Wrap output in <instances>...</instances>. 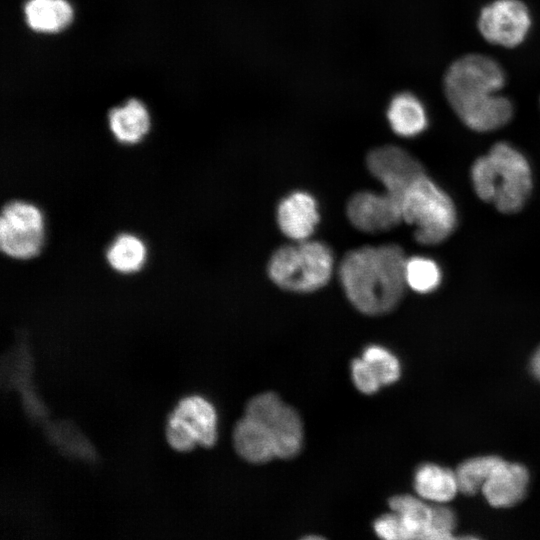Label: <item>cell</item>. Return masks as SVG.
<instances>
[{"label":"cell","mask_w":540,"mask_h":540,"mask_svg":"<svg viewBox=\"0 0 540 540\" xmlns=\"http://www.w3.org/2000/svg\"><path fill=\"white\" fill-rule=\"evenodd\" d=\"M505 82L501 66L482 54H467L447 69L443 87L448 103L469 128L485 132L509 122L513 107L499 94Z\"/></svg>","instance_id":"cell-1"},{"label":"cell","mask_w":540,"mask_h":540,"mask_svg":"<svg viewBox=\"0 0 540 540\" xmlns=\"http://www.w3.org/2000/svg\"><path fill=\"white\" fill-rule=\"evenodd\" d=\"M406 260L395 244L349 251L340 263L339 277L353 306L367 315L392 311L406 286Z\"/></svg>","instance_id":"cell-2"},{"label":"cell","mask_w":540,"mask_h":540,"mask_svg":"<svg viewBox=\"0 0 540 540\" xmlns=\"http://www.w3.org/2000/svg\"><path fill=\"white\" fill-rule=\"evenodd\" d=\"M477 195L504 213H514L525 204L532 189V177L525 157L507 143L495 144L472 167Z\"/></svg>","instance_id":"cell-3"},{"label":"cell","mask_w":540,"mask_h":540,"mask_svg":"<svg viewBox=\"0 0 540 540\" xmlns=\"http://www.w3.org/2000/svg\"><path fill=\"white\" fill-rule=\"evenodd\" d=\"M333 271V254L319 241L302 240L282 246L272 255L268 274L279 287L311 292L324 286Z\"/></svg>","instance_id":"cell-4"},{"label":"cell","mask_w":540,"mask_h":540,"mask_svg":"<svg viewBox=\"0 0 540 540\" xmlns=\"http://www.w3.org/2000/svg\"><path fill=\"white\" fill-rule=\"evenodd\" d=\"M401 213L402 220L414 227L415 239L422 244H437L443 241L456 225L453 202L425 174L407 190Z\"/></svg>","instance_id":"cell-5"},{"label":"cell","mask_w":540,"mask_h":540,"mask_svg":"<svg viewBox=\"0 0 540 540\" xmlns=\"http://www.w3.org/2000/svg\"><path fill=\"white\" fill-rule=\"evenodd\" d=\"M217 412L214 405L200 395L179 400L167 419L168 444L176 451L188 452L196 445L212 447L217 440Z\"/></svg>","instance_id":"cell-6"},{"label":"cell","mask_w":540,"mask_h":540,"mask_svg":"<svg viewBox=\"0 0 540 540\" xmlns=\"http://www.w3.org/2000/svg\"><path fill=\"white\" fill-rule=\"evenodd\" d=\"M44 239V217L38 206L24 200L5 204L0 217V248L6 256L17 260L34 258Z\"/></svg>","instance_id":"cell-7"},{"label":"cell","mask_w":540,"mask_h":540,"mask_svg":"<svg viewBox=\"0 0 540 540\" xmlns=\"http://www.w3.org/2000/svg\"><path fill=\"white\" fill-rule=\"evenodd\" d=\"M245 415L263 423L271 432L278 458L296 456L303 444V425L294 408L273 392H265L249 400Z\"/></svg>","instance_id":"cell-8"},{"label":"cell","mask_w":540,"mask_h":540,"mask_svg":"<svg viewBox=\"0 0 540 540\" xmlns=\"http://www.w3.org/2000/svg\"><path fill=\"white\" fill-rule=\"evenodd\" d=\"M367 166L382 183L385 193L398 201L401 207L409 187L424 175L423 167L417 159L404 149L392 145L370 151Z\"/></svg>","instance_id":"cell-9"},{"label":"cell","mask_w":540,"mask_h":540,"mask_svg":"<svg viewBox=\"0 0 540 540\" xmlns=\"http://www.w3.org/2000/svg\"><path fill=\"white\" fill-rule=\"evenodd\" d=\"M530 24L529 11L519 0H496L482 9L478 19L481 35L488 42L507 48L524 40Z\"/></svg>","instance_id":"cell-10"},{"label":"cell","mask_w":540,"mask_h":540,"mask_svg":"<svg viewBox=\"0 0 540 540\" xmlns=\"http://www.w3.org/2000/svg\"><path fill=\"white\" fill-rule=\"evenodd\" d=\"M347 216L359 230L369 233L394 228L402 221L401 204L387 193L359 192L347 205Z\"/></svg>","instance_id":"cell-11"},{"label":"cell","mask_w":540,"mask_h":540,"mask_svg":"<svg viewBox=\"0 0 540 540\" xmlns=\"http://www.w3.org/2000/svg\"><path fill=\"white\" fill-rule=\"evenodd\" d=\"M422 499V498H421ZM411 495H397L389 500L399 522V540H443L434 525L435 506Z\"/></svg>","instance_id":"cell-12"},{"label":"cell","mask_w":540,"mask_h":540,"mask_svg":"<svg viewBox=\"0 0 540 540\" xmlns=\"http://www.w3.org/2000/svg\"><path fill=\"white\" fill-rule=\"evenodd\" d=\"M529 482L527 469L503 459L492 470L481 492L494 507H509L524 497Z\"/></svg>","instance_id":"cell-13"},{"label":"cell","mask_w":540,"mask_h":540,"mask_svg":"<svg viewBox=\"0 0 540 540\" xmlns=\"http://www.w3.org/2000/svg\"><path fill=\"white\" fill-rule=\"evenodd\" d=\"M319 219L316 202L305 192H295L284 198L277 210L281 231L289 238L306 240L314 231Z\"/></svg>","instance_id":"cell-14"},{"label":"cell","mask_w":540,"mask_h":540,"mask_svg":"<svg viewBox=\"0 0 540 540\" xmlns=\"http://www.w3.org/2000/svg\"><path fill=\"white\" fill-rule=\"evenodd\" d=\"M233 443L236 452L244 460L261 464L277 457L274 438L260 421L245 415L235 425Z\"/></svg>","instance_id":"cell-15"},{"label":"cell","mask_w":540,"mask_h":540,"mask_svg":"<svg viewBox=\"0 0 540 540\" xmlns=\"http://www.w3.org/2000/svg\"><path fill=\"white\" fill-rule=\"evenodd\" d=\"M109 128L114 138L122 144L132 145L141 141L150 129V116L146 107L136 99L112 109L108 115Z\"/></svg>","instance_id":"cell-16"},{"label":"cell","mask_w":540,"mask_h":540,"mask_svg":"<svg viewBox=\"0 0 540 540\" xmlns=\"http://www.w3.org/2000/svg\"><path fill=\"white\" fill-rule=\"evenodd\" d=\"M414 488L420 498L436 503L450 501L459 491L455 472L432 463L417 468Z\"/></svg>","instance_id":"cell-17"},{"label":"cell","mask_w":540,"mask_h":540,"mask_svg":"<svg viewBox=\"0 0 540 540\" xmlns=\"http://www.w3.org/2000/svg\"><path fill=\"white\" fill-rule=\"evenodd\" d=\"M387 118L393 131L403 137H413L427 126V114L421 101L411 93L394 96L387 109Z\"/></svg>","instance_id":"cell-18"},{"label":"cell","mask_w":540,"mask_h":540,"mask_svg":"<svg viewBox=\"0 0 540 540\" xmlns=\"http://www.w3.org/2000/svg\"><path fill=\"white\" fill-rule=\"evenodd\" d=\"M24 14L31 29L41 33H55L70 24L73 10L66 0H28Z\"/></svg>","instance_id":"cell-19"},{"label":"cell","mask_w":540,"mask_h":540,"mask_svg":"<svg viewBox=\"0 0 540 540\" xmlns=\"http://www.w3.org/2000/svg\"><path fill=\"white\" fill-rule=\"evenodd\" d=\"M105 257L115 272L130 275L143 268L147 259V248L136 234L120 233L107 247Z\"/></svg>","instance_id":"cell-20"},{"label":"cell","mask_w":540,"mask_h":540,"mask_svg":"<svg viewBox=\"0 0 540 540\" xmlns=\"http://www.w3.org/2000/svg\"><path fill=\"white\" fill-rule=\"evenodd\" d=\"M502 458L479 456L461 463L455 471L459 491L473 495L482 489L492 470Z\"/></svg>","instance_id":"cell-21"},{"label":"cell","mask_w":540,"mask_h":540,"mask_svg":"<svg viewBox=\"0 0 540 540\" xmlns=\"http://www.w3.org/2000/svg\"><path fill=\"white\" fill-rule=\"evenodd\" d=\"M405 281L406 285L416 292H431L441 281V271L429 258L411 257L405 263Z\"/></svg>","instance_id":"cell-22"},{"label":"cell","mask_w":540,"mask_h":540,"mask_svg":"<svg viewBox=\"0 0 540 540\" xmlns=\"http://www.w3.org/2000/svg\"><path fill=\"white\" fill-rule=\"evenodd\" d=\"M361 357L373 367L382 385H390L399 379L400 362L388 349L379 345H369Z\"/></svg>","instance_id":"cell-23"},{"label":"cell","mask_w":540,"mask_h":540,"mask_svg":"<svg viewBox=\"0 0 540 540\" xmlns=\"http://www.w3.org/2000/svg\"><path fill=\"white\" fill-rule=\"evenodd\" d=\"M351 374L354 385L364 394H374L383 386L373 367L362 357L352 361Z\"/></svg>","instance_id":"cell-24"},{"label":"cell","mask_w":540,"mask_h":540,"mask_svg":"<svg viewBox=\"0 0 540 540\" xmlns=\"http://www.w3.org/2000/svg\"><path fill=\"white\" fill-rule=\"evenodd\" d=\"M376 535L386 540H399V523L395 512L384 514L373 524Z\"/></svg>","instance_id":"cell-25"},{"label":"cell","mask_w":540,"mask_h":540,"mask_svg":"<svg viewBox=\"0 0 540 540\" xmlns=\"http://www.w3.org/2000/svg\"><path fill=\"white\" fill-rule=\"evenodd\" d=\"M530 366L533 375L540 381V347L534 353Z\"/></svg>","instance_id":"cell-26"}]
</instances>
